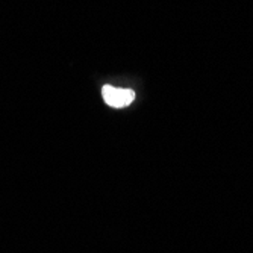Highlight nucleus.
Segmentation results:
<instances>
[{"mask_svg":"<svg viewBox=\"0 0 253 253\" xmlns=\"http://www.w3.org/2000/svg\"><path fill=\"white\" fill-rule=\"evenodd\" d=\"M102 96L105 103L111 108H126L135 100L133 89L116 88L111 85H105L102 88Z\"/></svg>","mask_w":253,"mask_h":253,"instance_id":"nucleus-1","label":"nucleus"}]
</instances>
